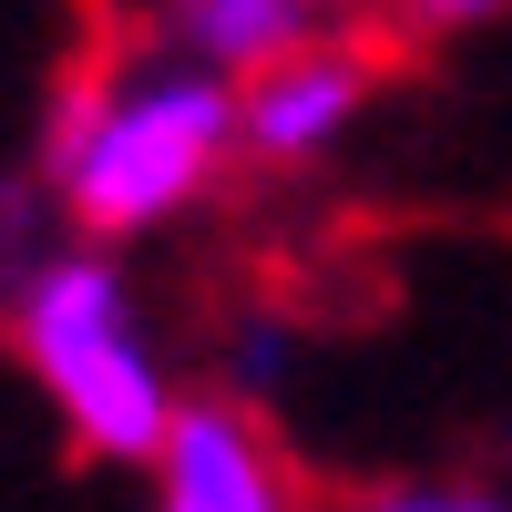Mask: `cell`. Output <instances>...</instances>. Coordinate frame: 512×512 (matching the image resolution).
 Masks as SVG:
<instances>
[{
  "label": "cell",
  "mask_w": 512,
  "mask_h": 512,
  "mask_svg": "<svg viewBox=\"0 0 512 512\" xmlns=\"http://www.w3.org/2000/svg\"><path fill=\"white\" fill-rule=\"evenodd\" d=\"M236 164H246L236 82L164 41L82 62L41 123V195L82 246H134L185 226Z\"/></svg>",
  "instance_id": "6da1fadb"
},
{
  "label": "cell",
  "mask_w": 512,
  "mask_h": 512,
  "mask_svg": "<svg viewBox=\"0 0 512 512\" xmlns=\"http://www.w3.org/2000/svg\"><path fill=\"white\" fill-rule=\"evenodd\" d=\"M0 328H11V359L31 369L41 410L62 420V441L82 461L144 472L164 451V431H175V410H185V379L164 359L154 308H144V287H134V267H123L113 246L72 236V246L21 256Z\"/></svg>",
  "instance_id": "7a4b0ae2"
},
{
  "label": "cell",
  "mask_w": 512,
  "mask_h": 512,
  "mask_svg": "<svg viewBox=\"0 0 512 512\" xmlns=\"http://www.w3.org/2000/svg\"><path fill=\"white\" fill-rule=\"evenodd\" d=\"M144 492H154V512H308L287 441L236 390H185L164 451L144 461Z\"/></svg>",
  "instance_id": "3957f363"
},
{
  "label": "cell",
  "mask_w": 512,
  "mask_h": 512,
  "mask_svg": "<svg viewBox=\"0 0 512 512\" xmlns=\"http://www.w3.org/2000/svg\"><path fill=\"white\" fill-rule=\"evenodd\" d=\"M369 103H379V52H359L349 31H328V41H308V52L267 62L256 82H236L246 164H267V175H308V164H328L369 123Z\"/></svg>",
  "instance_id": "277c9868"
},
{
  "label": "cell",
  "mask_w": 512,
  "mask_h": 512,
  "mask_svg": "<svg viewBox=\"0 0 512 512\" xmlns=\"http://www.w3.org/2000/svg\"><path fill=\"white\" fill-rule=\"evenodd\" d=\"M338 31V0H154V41L226 82H256L267 62Z\"/></svg>",
  "instance_id": "5b68a950"
},
{
  "label": "cell",
  "mask_w": 512,
  "mask_h": 512,
  "mask_svg": "<svg viewBox=\"0 0 512 512\" xmlns=\"http://www.w3.org/2000/svg\"><path fill=\"white\" fill-rule=\"evenodd\" d=\"M359 512H512V492H492V482H379Z\"/></svg>",
  "instance_id": "8992f818"
},
{
  "label": "cell",
  "mask_w": 512,
  "mask_h": 512,
  "mask_svg": "<svg viewBox=\"0 0 512 512\" xmlns=\"http://www.w3.org/2000/svg\"><path fill=\"white\" fill-rule=\"evenodd\" d=\"M512 0H390V21L410 41H461V31H492Z\"/></svg>",
  "instance_id": "52a82bcc"
}]
</instances>
